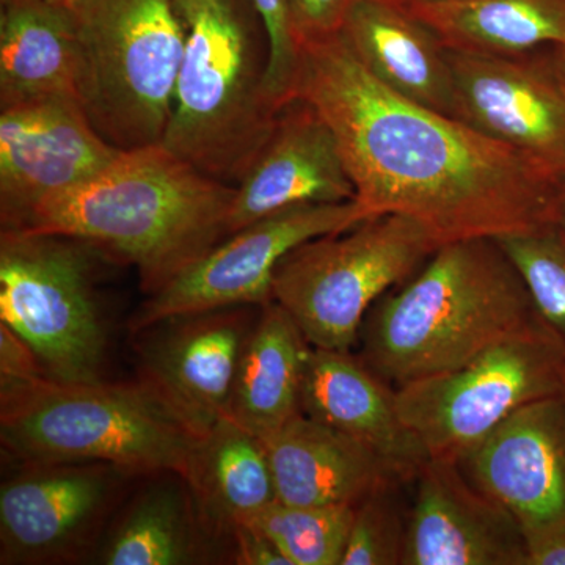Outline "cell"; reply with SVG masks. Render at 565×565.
<instances>
[{
	"label": "cell",
	"instance_id": "cell-1",
	"mask_svg": "<svg viewBox=\"0 0 565 565\" xmlns=\"http://www.w3.org/2000/svg\"><path fill=\"white\" fill-rule=\"evenodd\" d=\"M292 98L310 103L330 126L355 200L374 214L414 218L440 245L557 223L563 181L514 148L390 90L341 33L299 43Z\"/></svg>",
	"mask_w": 565,
	"mask_h": 565
},
{
	"label": "cell",
	"instance_id": "cell-2",
	"mask_svg": "<svg viewBox=\"0 0 565 565\" xmlns=\"http://www.w3.org/2000/svg\"><path fill=\"white\" fill-rule=\"evenodd\" d=\"M236 185L162 143L122 151L93 180L39 204L11 232L62 234L132 264L147 296L228 237Z\"/></svg>",
	"mask_w": 565,
	"mask_h": 565
},
{
	"label": "cell",
	"instance_id": "cell-3",
	"mask_svg": "<svg viewBox=\"0 0 565 565\" xmlns=\"http://www.w3.org/2000/svg\"><path fill=\"white\" fill-rule=\"evenodd\" d=\"M537 316L497 239L455 241L367 311L359 356L396 390L462 366Z\"/></svg>",
	"mask_w": 565,
	"mask_h": 565
},
{
	"label": "cell",
	"instance_id": "cell-4",
	"mask_svg": "<svg viewBox=\"0 0 565 565\" xmlns=\"http://www.w3.org/2000/svg\"><path fill=\"white\" fill-rule=\"evenodd\" d=\"M184 54L162 145L226 184L244 180L277 109L267 95L270 41L253 0H173Z\"/></svg>",
	"mask_w": 565,
	"mask_h": 565
},
{
	"label": "cell",
	"instance_id": "cell-5",
	"mask_svg": "<svg viewBox=\"0 0 565 565\" xmlns=\"http://www.w3.org/2000/svg\"><path fill=\"white\" fill-rule=\"evenodd\" d=\"M202 438L141 381L41 377L0 393L2 449L21 465L109 463L136 476L185 478Z\"/></svg>",
	"mask_w": 565,
	"mask_h": 565
},
{
	"label": "cell",
	"instance_id": "cell-6",
	"mask_svg": "<svg viewBox=\"0 0 565 565\" xmlns=\"http://www.w3.org/2000/svg\"><path fill=\"white\" fill-rule=\"evenodd\" d=\"M77 33V99L122 151L162 143L185 33L173 0H70Z\"/></svg>",
	"mask_w": 565,
	"mask_h": 565
},
{
	"label": "cell",
	"instance_id": "cell-7",
	"mask_svg": "<svg viewBox=\"0 0 565 565\" xmlns=\"http://www.w3.org/2000/svg\"><path fill=\"white\" fill-rule=\"evenodd\" d=\"M438 247L414 218L373 215L289 252L275 269L270 294L313 348L349 352L373 305Z\"/></svg>",
	"mask_w": 565,
	"mask_h": 565
},
{
	"label": "cell",
	"instance_id": "cell-8",
	"mask_svg": "<svg viewBox=\"0 0 565 565\" xmlns=\"http://www.w3.org/2000/svg\"><path fill=\"white\" fill-rule=\"evenodd\" d=\"M99 255L62 234H0V322L31 345L51 381H103L107 330L95 288Z\"/></svg>",
	"mask_w": 565,
	"mask_h": 565
},
{
	"label": "cell",
	"instance_id": "cell-9",
	"mask_svg": "<svg viewBox=\"0 0 565 565\" xmlns=\"http://www.w3.org/2000/svg\"><path fill=\"white\" fill-rule=\"evenodd\" d=\"M565 394V344L541 318L448 373L396 388L405 426L430 459L459 463L519 408Z\"/></svg>",
	"mask_w": 565,
	"mask_h": 565
},
{
	"label": "cell",
	"instance_id": "cell-10",
	"mask_svg": "<svg viewBox=\"0 0 565 565\" xmlns=\"http://www.w3.org/2000/svg\"><path fill=\"white\" fill-rule=\"evenodd\" d=\"M373 215L377 214L356 200L300 204L266 215L230 234L169 285L148 296L129 329L139 333L174 316L273 302L274 273L289 252Z\"/></svg>",
	"mask_w": 565,
	"mask_h": 565
},
{
	"label": "cell",
	"instance_id": "cell-11",
	"mask_svg": "<svg viewBox=\"0 0 565 565\" xmlns=\"http://www.w3.org/2000/svg\"><path fill=\"white\" fill-rule=\"evenodd\" d=\"M132 473L109 463H29L0 489V563L82 556Z\"/></svg>",
	"mask_w": 565,
	"mask_h": 565
},
{
	"label": "cell",
	"instance_id": "cell-12",
	"mask_svg": "<svg viewBox=\"0 0 565 565\" xmlns=\"http://www.w3.org/2000/svg\"><path fill=\"white\" fill-rule=\"evenodd\" d=\"M121 154L96 131L76 96L2 107V230L17 228L39 204L93 180Z\"/></svg>",
	"mask_w": 565,
	"mask_h": 565
},
{
	"label": "cell",
	"instance_id": "cell-13",
	"mask_svg": "<svg viewBox=\"0 0 565 565\" xmlns=\"http://www.w3.org/2000/svg\"><path fill=\"white\" fill-rule=\"evenodd\" d=\"M456 118L565 180V88L545 50L525 55L448 51Z\"/></svg>",
	"mask_w": 565,
	"mask_h": 565
},
{
	"label": "cell",
	"instance_id": "cell-14",
	"mask_svg": "<svg viewBox=\"0 0 565 565\" xmlns=\"http://www.w3.org/2000/svg\"><path fill=\"white\" fill-rule=\"evenodd\" d=\"M247 307L174 316L140 330V381L196 434L226 415L241 353L253 323Z\"/></svg>",
	"mask_w": 565,
	"mask_h": 565
},
{
	"label": "cell",
	"instance_id": "cell-15",
	"mask_svg": "<svg viewBox=\"0 0 565 565\" xmlns=\"http://www.w3.org/2000/svg\"><path fill=\"white\" fill-rule=\"evenodd\" d=\"M459 467L522 531L565 523V394L519 408Z\"/></svg>",
	"mask_w": 565,
	"mask_h": 565
},
{
	"label": "cell",
	"instance_id": "cell-16",
	"mask_svg": "<svg viewBox=\"0 0 565 565\" xmlns=\"http://www.w3.org/2000/svg\"><path fill=\"white\" fill-rule=\"evenodd\" d=\"M412 486L403 565H527L519 520L459 463L429 459Z\"/></svg>",
	"mask_w": 565,
	"mask_h": 565
},
{
	"label": "cell",
	"instance_id": "cell-17",
	"mask_svg": "<svg viewBox=\"0 0 565 565\" xmlns=\"http://www.w3.org/2000/svg\"><path fill=\"white\" fill-rule=\"evenodd\" d=\"M356 199L337 137L310 103L289 99L244 180L236 185L228 236L288 207Z\"/></svg>",
	"mask_w": 565,
	"mask_h": 565
},
{
	"label": "cell",
	"instance_id": "cell-18",
	"mask_svg": "<svg viewBox=\"0 0 565 565\" xmlns=\"http://www.w3.org/2000/svg\"><path fill=\"white\" fill-rule=\"evenodd\" d=\"M300 408L308 418L366 446L408 484L430 459L401 418L396 390L351 351L311 349Z\"/></svg>",
	"mask_w": 565,
	"mask_h": 565
},
{
	"label": "cell",
	"instance_id": "cell-19",
	"mask_svg": "<svg viewBox=\"0 0 565 565\" xmlns=\"http://www.w3.org/2000/svg\"><path fill=\"white\" fill-rule=\"evenodd\" d=\"M340 33L364 68L390 90L456 118L448 50L401 3L353 0Z\"/></svg>",
	"mask_w": 565,
	"mask_h": 565
},
{
	"label": "cell",
	"instance_id": "cell-20",
	"mask_svg": "<svg viewBox=\"0 0 565 565\" xmlns=\"http://www.w3.org/2000/svg\"><path fill=\"white\" fill-rule=\"evenodd\" d=\"M262 441L280 503L356 505L399 479L366 446L303 414Z\"/></svg>",
	"mask_w": 565,
	"mask_h": 565
},
{
	"label": "cell",
	"instance_id": "cell-21",
	"mask_svg": "<svg viewBox=\"0 0 565 565\" xmlns=\"http://www.w3.org/2000/svg\"><path fill=\"white\" fill-rule=\"evenodd\" d=\"M245 340L226 415L269 437L302 414L305 370L313 345L280 305H263Z\"/></svg>",
	"mask_w": 565,
	"mask_h": 565
},
{
	"label": "cell",
	"instance_id": "cell-22",
	"mask_svg": "<svg viewBox=\"0 0 565 565\" xmlns=\"http://www.w3.org/2000/svg\"><path fill=\"white\" fill-rule=\"evenodd\" d=\"M77 98V33L66 3L0 0V109Z\"/></svg>",
	"mask_w": 565,
	"mask_h": 565
},
{
	"label": "cell",
	"instance_id": "cell-23",
	"mask_svg": "<svg viewBox=\"0 0 565 565\" xmlns=\"http://www.w3.org/2000/svg\"><path fill=\"white\" fill-rule=\"evenodd\" d=\"M401 6L448 51L514 57L565 46V0H415Z\"/></svg>",
	"mask_w": 565,
	"mask_h": 565
},
{
	"label": "cell",
	"instance_id": "cell-24",
	"mask_svg": "<svg viewBox=\"0 0 565 565\" xmlns=\"http://www.w3.org/2000/svg\"><path fill=\"white\" fill-rule=\"evenodd\" d=\"M184 479L206 530L233 533L277 501L262 438L228 415L200 440Z\"/></svg>",
	"mask_w": 565,
	"mask_h": 565
},
{
	"label": "cell",
	"instance_id": "cell-25",
	"mask_svg": "<svg viewBox=\"0 0 565 565\" xmlns=\"http://www.w3.org/2000/svg\"><path fill=\"white\" fill-rule=\"evenodd\" d=\"M202 530L191 489L169 473L143 490L106 539L99 564L185 565L203 557Z\"/></svg>",
	"mask_w": 565,
	"mask_h": 565
},
{
	"label": "cell",
	"instance_id": "cell-26",
	"mask_svg": "<svg viewBox=\"0 0 565 565\" xmlns=\"http://www.w3.org/2000/svg\"><path fill=\"white\" fill-rule=\"evenodd\" d=\"M355 505H291L274 501L253 516L291 565H341Z\"/></svg>",
	"mask_w": 565,
	"mask_h": 565
},
{
	"label": "cell",
	"instance_id": "cell-27",
	"mask_svg": "<svg viewBox=\"0 0 565 565\" xmlns=\"http://www.w3.org/2000/svg\"><path fill=\"white\" fill-rule=\"evenodd\" d=\"M411 486L393 479L355 505L341 565H403L412 504L405 489Z\"/></svg>",
	"mask_w": 565,
	"mask_h": 565
},
{
	"label": "cell",
	"instance_id": "cell-28",
	"mask_svg": "<svg viewBox=\"0 0 565 565\" xmlns=\"http://www.w3.org/2000/svg\"><path fill=\"white\" fill-rule=\"evenodd\" d=\"M527 286L535 311L565 344V228L550 223L498 237Z\"/></svg>",
	"mask_w": 565,
	"mask_h": 565
},
{
	"label": "cell",
	"instance_id": "cell-29",
	"mask_svg": "<svg viewBox=\"0 0 565 565\" xmlns=\"http://www.w3.org/2000/svg\"><path fill=\"white\" fill-rule=\"evenodd\" d=\"M266 22L270 41V62L267 71V95L277 109L292 98L299 62V43L294 36L286 0H253Z\"/></svg>",
	"mask_w": 565,
	"mask_h": 565
},
{
	"label": "cell",
	"instance_id": "cell-30",
	"mask_svg": "<svg viewBox=\"0 0 565 565\" xmlns=\"http://www.w3.org/2000/svg\"><path fill=\"white\" fill-rule=\"evenodd\" d=\"M353 0H286L297 43L337 35Z\"/></svg>",
	"mask_w": 565,
	"mask_h": 565
},
{
	"label": "cell",
	"instance_id": "cell-31",
	"mask_svg": "<svg viewBox=\"0 0 565 565\" xmlns=\"http://www.w3.org/2000/svg\"><path fill=\"white\" fill-rule=\"evenodd\" d=\"M46 377L31 345L0 322V393Z\"/></svg>",
	"mask_w": 565,
	"mask_h": 565
},
{
	"label": "cell",
	"instance_id": "cell-32",
	"mask_svg": "<svg viewBox=\"0 0 565 565\" xmlns=\"http://www.w3.org/2000/svg\"><path fill=\"white\" fill-rule=\"evenodd\" d=\"M236 544V563L243 565H291L280 548L255 526L239 525L232 533Z\"/></svg>",
	"mask_w": 565,
	"mask_h": 565
},
{
	"label": "cell",
	"instance_id": "cell-33",
	"mask_svg": "<svg viewBox=\"0 0 565 565\" xmlns=\"http://www.w3.org/2000/svg\"><path fill=\"white\" fill-rule=\"evenodd\" d=\"M527 565H565V523L523 531Z\"/></svg>",
	"mask_w": 565,
	"mask_h": 565
},
{
	"label": "cell",
	"instance_id": "cell-34",
	"mask_svg": "<svg viewBox=\"0 0 565 565\" xmlns=\"http://www.w3.org/2000/svg\"><path fill=\"white\" fill-rule=\"evenodd\" d=\"M545 55L550 66L555 71L557 79L565 88V46L545 47Z\"/></svg>",
	"mask_w": 565,
	"mask_h": 565
},
{
	"label": "cell",
	"instance_id": "cell-35",
	"mask_svg": "<svg viewBox=\"0 0 565 565\" xmlns=\"http://www.w3.org/2000/svg\"><path fill=\"white\" fill-rule=\"evenodd\" d=\"M557 223H559V225H563L565 228V180L563 181V185H561L559 210H557Z\"/></svg>",
	"mask_w": 565,
	"mask_h": 565
},
{
	"label": "cell",
	"instance_id": "cell-36",
	"mask_svg": "<svg viewBox=\"0 0 565 565\" xmlns=\"http://www.w3.org/2000/svg\"><path fill=\"white\" fill-rule=\"evenodd\" d=\"M388 2L407 3V2H415V0H388Z\"/></svg>",
	"mask_w": 565,
	"mask_h": 565
},
{
	"label": "cell",
	"instance_id": "cell-37",
	"mask_svg": "<svg viewBox=\"0 0 565 565\" xmlns=\"http://www.w3.org/2000/svg\"><path fill=\"white\" fill-rule=\"evenodd\" d=\"M51 2H55V3H68L70 0H51Z\"/></svg>",
	"mask_w": 565,
	"mask_h": 565
}]
</instances>
